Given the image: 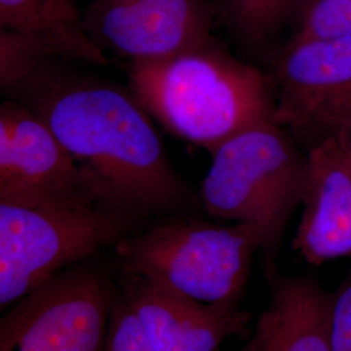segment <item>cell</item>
Returning a JSON list of instances; mask_svg holds the SVG:
<instances>
[{
	"mask_svg": "<svg viewBox=\"0 0 351 351\" xmlns=\"http://www.w3.org/2000/svg\"><path fill=\"white\" fill-rule=\"evenodd\" d=\"M65 60L3 90L50 128L101 201L150 217L197 198L171 163L150 114L130 90Z\"/></svg>",
	"mask_w": 351,
	"mask_h": 351,
	"instance_id": "1",
	"label": "cell"
},
{
	"mask_svg": "<svg viewBox=\"0 0 351 351\" xmlns=\"http://www.w3.org/2000/svg\"><path fill=\"white\" fill-rule=\"evenodd\" d=\"M332 335L335 351H351V269L333 291Z\"/></svg>",
	"mask_w": 351,
	"mask_h": 351,
	"instance_id": "18",
	"label": "cell"
},
{
	"mask_svg": "<svg viewBox=\"0 0 351 351\" xmlns=\"http://www.w3.org/2000/svg\"><path fill=\"white\" fill-rule=\"evenodd\" d=\"M216 20L252 50H262L306 0H210Z\"/></svg>",
	"mask_w": 351,
	"mask_h": 351,
	"instance_id": "14",
	"label": "cell"
},
{
	"mask_svg": "<svg viewBox=\"0 0 351 351\" xmlns=\"http://www.w3.org/2000/svg\"><path fill=\"white\" fill-rule=\"evenodd\" d=\"M271 81L274 121L295 134H332L351 116V34L290 40Z\"/></svg>",
	"mask_w": 351,
	"mask_h": 351,
	"instance_id": "7",
	"label": "cell"
},
{
	"mask_svg": "<svg viewBox=\"0 0 351 351\" xmlns=\"http://www.w3.org/2000/svg\"><path fill=\"white\" fill-rule=\"evenodd\" d=\"M88 202L104 203L84 169L37 114L7 98L0 106V203L39 207Z\"/></svg>",
	"mask_w": 351,
	"mask_h": 351,
	"instance_id": "8",
	"label": "cell"
},
{
	"mask_svg": "<svg viewBox=\"0 0 351 351\" xmlns=\"http://www.w3.org/2000/svg\"><path fill=\"white\" fill-rule=\"evenodd\" d=\"M211 155L198 194L203 210L213 217L255 226L265 259H275L289 220L302 204L307 156L288 129L274 120L239 132Z\"/></svg>",
	"mask_w": 351,
	"mask_h": 351,
	"instance_id": "4",
	"label": "cell"
},
{
	"mask_svg": "<svg viewBox=\"0 0 351 351\" xmlns=\"http://www.w3.org/2000/svg\"><path fill=\"white\" fill-rule=\"evenodd\" d=\"M114 303L97 269L71 267L13 303L0 351H106Z\"/></svg>",
	"mask_w": 351,
	"mask_h": 351,
	"instance_id": "6",
	"label": "cell"
},
{
	"mask_svg": "<svg viewBox=\"0 0 351 351\" xmlns=\"http://www.w3.org/2000/svg\"><path fill=\"white\" fill-rule=\"evenodd\" d=\"M291 40L351 34V0H306Z\"/></svg>",
	"mask_w": 351,
	"mask_h": 351,
	"instance_id": "16",
	"label": "cell"
},
{
	"mask_svg": "<svg viewBox=\"0 0 351 351\" xmlns=\"http://www.w3.org/2000/svg\"><path fill=\"white\" fill-rule=\"evenodd\" d=\"M106 351H155L124 297L114 303Z\"/></svg>",
	"mask_w": 351,
	"mask_h": 351,
	"instance_id": "17",
	"label": "cell"
},
{
	"mask_svg": "<svg viewBox=\"0 0 351 351\" xmlns=\"http://www.w3.org/2000/svg\"><path fill=\"white\" fill-rule=\"evenodd\" d=\"M210 0H90L82 27L104 53L132 62L156 60L213 37Z\"/></svg>",
	"mask_w": 351,
	"mask_h": 351,
	"instance_id": "9",
	"label": "cell"
},
{
	"mask_svg": "<svg viewBox=\"0 0 351 351\" xmlns=\"http://www.w3.org/2000/svg\"><path fill=\"white\" fill-rule=\"evenodd\" d=\"M341 141L345 149L351 154V116L332 133Z\"/></svg>",
	"mask_w": 351,
	"mask_h": 351,
	"instance_id": "19",
	"label": "cell"
},
{
	"mask_svg": "<svg viewBox=\"0 0 351 351\" xmlns=\"http://www.w3.org/2000/svg\"><path fill=\"white\" fill-rule=\"evenodd\" d=\"M114 246L129 277L150 280L202 303L239 306L263 239L255 226H217L177 215Z\"/></svg>",
	"mask_w": 351,
	"mask_h": 351,
	"instance_id": "3",
	"label": "cell"
},
{
	"mask_svg": "<svg viewBox=\"0 0 351 351\" xmlns=\"http://www.w3.org/2000/svg\"><path fill=\"white\" fill-rule=\"evenodd\" d=\"M64 60L60 52L40 38L0 29V86L11 88L38 66Z\"/></svg>",
	"mask_w": 351,
	"mask_h": 351,
	"instance_id": "15",
	"label": "cell"
},
{
	"mask_svg": "<svg viewBox=\"0 0 351 351\" xmlns=\"http://www.w3.org/2000/svg\"><path fill=\"white\" fill-rule=\"evenodd\" d=\"M239 351H259L258 350V345H256V341L254 339V336H252V337L247 341V343Z\"/></svg>",
	"mask_w": 351,
	"mask_h": 351,
	"instance_id": "20",
	"label": "cell"
},
{
	"mask_svg": "<svg viewBox=\"0 0 351 351\" xmlns=\"http://www.w3.org/2000/svg\"><path fill=\"white\" fill-rule=\"evenodd\" d=\"M123 297L155 351H219L250 326V313L239 306L202 303L141 277L130 276Z\"/></svg>",
	"mask_w": 351,
	"mask_h": 351,
	"instance_id": "10",
	"label": "cell"
},
{
	"mask_svg": "<svg viewBox=\"0 0 351 351\" xmlns=\"http://www.w3.org/2000/svg\"><path fill=\"white\" fill-rule=\"evenodd\" d=\"M129 90L164 129L210 152L274 120L271 81L211 37L189 50L128 64Z\"/></svg>",
	"mask_w": 351,
	"mask_h": 351,
	"instance_id": "2",
	"label": "cell"
},
{
	"mask_svg": "<svg viewBox=\"0 0 351 351\" xmlns=\"http://www.w3.org/2000/svg\"><path fill=\"white\" fill-rule=\"evenodd\" d=\"M294 250L319 265L351 255V154L335 134L307 155V178Z\"/></svg>",
	"mask_w": 351,
	"mask_h": 351,
	"instance_id": "11",
	"label": "cell"
},
{
	"mask_svg": "<svg viewBox=\"0 0 351 351\" xmlns=\"http://www.w3.org/2000/svg\"><path fill=\"white\" fill-rule=\"evenodd\" d=\"M271 301L254 332L259 351H335L333 293L310 275L269 276Z\"/></svg>",
	"mask_w": 351,
	"mask_h": 351,
	"instance_id": "12",
	"label": "cell"
},
{
	"mask_svg": "<svg viewBox=\"0 0 351 351\" xmlns=\"http://www.w3.org/2000/svg\"><path fill=\"white\" fill-rule=\"evenodd\" d=\"M0 29L49 42L65 62L108 64L107 55L84 30L73 0H0Z\"/></svg>",
	"mask_w": 351,
	"mask_h": 351,
	"instance_id": "13",
	"label": "cell"
},
{
	"mask_svg": "<svg viewBox=\"0 0 351 351\" xmlns=\"http://www.w3.org/2000/svg\"><path fill=\"white\" fill-rule=\"evenodd\" d=\"M146 220L101 202L26 207L0 203V306L137 230Z\"/></svg>",
	"mask_w": 351,
	"mask_h": 351,
	"instance_id": "5",
	"label": "cell"
}]
</instances>
